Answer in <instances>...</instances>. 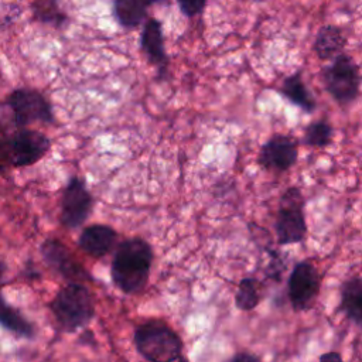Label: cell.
<instances>
[{
	"mask_svg": "<svg viewBox=\"0 0 362 362\" xmlns=\"http://www.w3.org/2000/svg\"><path fill=\"white\" fill-rule=\"evenodd\" d=\"M3 284V280H0V325L17 338L33 339L35 337L34 324L4 298L1 291Z\"/></svg>",
	"mask_w": 362,
	"mask_h": 362,
	"instance_id": "obj_14",
	"label": "cell"
},
{
	"mask_svg": "<svg viewBox=\"0 0 362 362\" xmlns=\"http://www.w3.org/2000/svg\"><path fill=\"white\" fill-rule=\"evenodd\" d=\"M33 18L41 24L61 28L66 25L68 16L61 10L58 0H33Z\"/></svg>",
	"mask_w": 362,
	"mask_h": 362,
	"instance_id": "obj_19",
	"label": "cell"
},
{
	"mask_svg": "<svg viewBox=\"0 0 362 362\" xmlns=\"http://www.w3.org/2000/svg\"><path fill=\"white\" fill-rule=\"evenodd\" d=\"M325 90L339 105H348L356 99L361 89V72L358 64L345 52L338 54L321 69Z\"/></svg>",
	"mask_w": 362,
	"mask_h": 362,
	"instance_id": "obj_6",
	"label": "cell"
},
{
	"mask_svg": "<svg viewBox=\"0 0 362 362\" xmlns=\"http://www.w3.org/2000/svg\"><path fill=\"white\" fill-rule=\"evenodd\" d=\"M48 308L59 331L75 334L95 317V301L85 283H66L49 301Z\"/></svg>",
	"mask_w": 362,
	"mask_h": 362,
	"instance_id": "obj_3",
	"label": "cell"
},
{
	"mask_svg": "<svg viewBox=\"0 0 362 362\" xmlns=\"http://www.w3.org/2000/svg\"><path fill=\"white\" fill-rule=\"evenodd\" d=\"M59 222L68 230L83 226L93 211L95 199L83 177L72 175L61 194Z\"/></svg>",
	"mask_w": 362,
	"mask_h": 362,
	"instance_id": "obj_8",
	"label": "cell"
},
{
	"mask_svg": "<svg viewBox=\"0 0 362 362\" xmlns=\"http://www.w3.org/2000/svg\"><path fill=\"white\" fill-rule=\"evenodd\" d=\"M40 255L51 272L66 283L92 281V274L58 238H47L40 245Z\"/></svg>",
	"mask_w": 362,
	"mask_h": 362,
	"instance_id": "obj_9",
	"label": "cell"
},
{
	"mask_svg": "<svg viewBox=\"0 0 362 362\" xmlns=\"http://www.w3.org/2000/svg\"><path fill=\"white\" fill-rule=\"evenodd\" d=\"M346 38L342 30L334 24H325L317 31L313 49L320 59L328 61L344 52Z\"/></svg>",
	"mask_w": 362,
	"mask_h": 362,
	"instance_id": "obj_15",
	"label": "cell"
},
{
	"mask_svg": "<svg viewBox=\"0 0 362 362\" xmlns=\"http://www.w3.org/2000/svg\"><path fill=\"white\" fill-rule=\"evenodd\" d=\"M10 112L14 129L28 127L34 123L54 124L55 113L51 100L34 88H16L1 102Z\"/></svg>",
	"mask_w": 362,
	"mask_h": 362,
	"instance_id": "obj_5",
	"label": "cell"
},
{
	"mask_svg": "<svg viewBox=\"0 0 362 362\" xmlns=\"http://www.w3.org/2000/svg\"><path fill=\"white\" fill-rule=\"evenodd\" d=\"M51 148L49 137L35 129L0 130V174L38 163Z\"/></svg>",
	"mask_w": 362,
	"mask_h": 362,
	"instance_id": "obj_2",
	"label": "cell"
},
{
	"mask_svg": "<svg viewBox=\"0 0 362 362\" xmlns=\"http://www.w3.org/2000/svg\"><path fill=\"white\" fill-rule=\"evenodd\" d=\"M321 276L318 269L310 262H298L287 281V296L293 310L305 311L313 307L315 298L320 294Z\"/></svg>",
	"mask_w": 362,
	"mask_h": 362,
	"instance_id": "obj_10",
	"label": "cell"
},
{
	"mask_svg": "<svg viewBox=\"0 0 362 362\" xmlns=\"http://www.w3.org/2000/svg\"><path fill=\"white\" fill-rule=\"evenodd\" d=\"M280 93L288 99L293 105L298 106L301 110L311 113L317 107V102L314 95L310 92L307 88L301 71H297L288 76L284 78L281 86H280Z\"/></svg>",
	"mask_w": 362,
	"mask_h": 362,
	"instance_id": "obj_16",
	"label": "cell"
},
{
	"mask_svg": "<svg viewBox=\"0 0 362 362\" xmlns=\"http://www.w3.org/2000/svg\"><path fill=\"white\" fill-rule=\"evenodd\" d=\"M148 4L146 0H113L112 14L116 23L126 28L134 30L147 18Z\"/></svg>",
	"mask_w": 362,
	"mask_h": 362,
	"instance_id": "obj_17",
	"label": "cell"
},
{
	"mask_svg": "<svg viewBox=\"0 0 362 362\" xmlns=\"http://www.w3.org/2000/svg\"><path fill=\"white\" fill-rule=\"evenodd\" d=\"M274 232L279 245H294L304 240L307 222L304 215V198L298 188H287L280 199L274 219Z\"/></svg>",
	"mask_w": 362,
	"mask_h": 362,
	"instance_id": "obj_7",
	"label": "cell"
},
{
	"mask_svg": "<svg viewBox=\"0 0 362 362\" xmlns=\"http://www.w3.org/2000/svg\"><path fill=\"white\" fill-rule=\"evenodd\" d=\"M117 232L106 223H90L85 226L76 240L78 247L93 259H102L117 245Z\"/></svg>",
	"mask_w": 362,
	"mask_h": 362,
	"instance_id": "obj_13",
	"label": "cell"
},
{
	"mask_svg": "<svg viewBox=\"0 0 362 362\" xmlns=\"http://www.w3.org/2000/svg\"><path fill=\"white\" fill-rule=\"evenodd\" d=\"M6 270H7V264L6 262L3 260V257L0 256V280H3L4 274H6Z\"/></svg>",
	"mask_w": 362,
	"mask_h": 362,
	"instance_id": "obj_25",
	"label": "cell"
},
{
	"mask_svg": "<svg viewBox=\"0 0 362 362\" xmlns=\"http://www.w3.org/2000/svg\"><path fill=\"white\" fill-rule=\"evenodd\" d=\"M320 361H341L342 359V356H341V354H338L337 351H329V352H325V354H322L320 358H318Z\"/></svg>",
	"mask_w": 362,
	"mask_h": 362,
	"instance_id": "obj_24",
	"label": "cell"
},
{
	"mask_svg": "<svg viewBox=\"0 0 362 362\" xmlns=\"http://www.w3.org/2000/svg\"><path fill=\"white\" fill-rule=\"evenodd\" d=\"M230 361H259V358L253 354H249V352H240V354H236L230 358Z\"/></svg>",
	"mask_w": 362,
	"mask_h": 362,
	"instance_id": "obj_23",
	"label": "cell"
},
{
	"mask_svg": "<svg viewBox=\"0 0 362 362\" xmlns=\"http://www.w3.org/2000/svg\"><path fill=\"white\" fill-rule=\"evenodd\" d=\"M208 0H177L180 11L188 17L192 18L198 14H201L206 6Z\"/></svg>",
	"mask_w": 362,
	"mask_h": 362,
	"instance_id": "obj_22",
	"label": "cell"
},
{
	"mask_svg": "<svg viewBox=\"0 0 362 362\" xmlns=\"http://www.w3.org/2000/svg\"><path fill=\"white\" fill-rule=\"evenodd\" d=\"M137 354L150 362L185 361L180 335L163 320L151 318L139 324L133 334Z\"/></svg>",
	"mask_w": 362,
	"mask_h": 362,
	"instance_id": "obj_4",
	"label": "cell"
},
{
	"mask_svg": "<svg viewBox=\"0 0 362 362\" xmlns=\"http://www.w3.org/2000/svg\"><path fill=\"white\" fill-rule=\"evenodd\" d=\"M140 48L147 61L156 66L158 76L164 78L168 69V57L164 45V33L161 21L157 18H147L140 34Z\"/></svg>",
	"mask_w": 362,
	"mask_h": 362,
	"instance_id": "obj_12",
	"label": "cell"
},
{
	"mask_svg": "<svg viewBox=\"0 0 362 362\" xmlns=\"http://www.w3.org/2000/svg\"><path fill=\"white\" fill-rule=\"evenodd\" d=\"M297 157V141L288 134L277 133L263 143L257 156V163L264 170L283 173L296 164Z\"/></svg>",
	"mask_w": 362,
	"mask_h": 362,
	"instance_id": "obj_11",
	"label": "cell"
},
{
	"mask_svg": "<svg viewBox=\"0 0 362 362\" xmlns=\"http://www.w3.org/2000/svg\"><path fill=\"white\" fill-rule=\"evenodd\" d=\"M260 297V283L255 277H245L238 284L235 305L242 311H250L259 304Z\"/></svg>",
	"mask_w": 362,
	"mask_h": 362,
	"instance_id": "obj_20",
	"label": "cell"
},
{
	"mask_svg": "<svg viewBox=\"0 0 362 362\" xmlns=\"http://www.w3.org/2000/svg\"><path fill=\"white\" fill-rule=\"evenodd\" d=\"M339 307L348 320L362 325V277L354 276L342 283Z\"/></svg>",
	"mask_w": 362,
	"mask_h": 362,
	"instance_id": "obj_18",
	"label": "cell"
},
{
	"mask_svg": "<svg viewBox=\"0 0 362 362\" xmlns=\"http://www.w3.org/2000/svg\"><path fill=\"white\" fill-rule=\"evenodd\" d=\"M163 1H165V0H146V3H147L148 6L156 4V3H163Z\"/></svg>",
	"mask_w": 362,
	"mask_h": 362,
	"instance_id": "obj_26",
	"label": "cell"
},
{
	"mask_svg": "<svg viewBox=\"0 0 362 362\" xmlns=\"http://www.w3.org/2000/svg\"><path fill=\"white\" fill-rule=\"evenodd\" d=\"M332 133H334V129L325 119H317L308 123V126L304 130L303 140H304V144L310 147L322 148L331 143Z\"/></svg>",
	"mask_w": 362,
	"mask_h": 362,
	"instance_id": "obj_21",
	"label": "cell"
},
{
	"mask_svg": "<svg viewBox=\"0 0 362 362\" xmlns=\"http://www.w3.org/2000/svg\"><path fill=\"white\" fill-rule=\"evenodd\" d=\"M153 259V247L146 239L133 236L119 242L110 263L112 283L123 294L141 293L148 283Z\"/></svg>",
	"mask_w": 362,
	"mask_h": 362,
	"instance_id": "obj_1",
	"label": "cell"
}]
</instances>
